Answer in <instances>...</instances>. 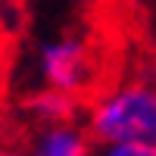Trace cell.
I'll return each instance as SVG.
<instances>
[{"mask_svg":"<svg viewBox=\"0 0 156 156\" xmlns=\"http://www.w3.org/2000/svg\"><path fill=\"white\" fill-rule=\"evenodd\" d=\"M25 150L28 156H97V140L90 137L81 119L41 122L31 125Z\"/></svg>","mask_w":156,"mask_h":156,"instance_id":"3957f363","label":"cell"},{"mask_svg":"<svg viewBox=\"0 0 156 156\" xmlns=\"http://www.w3.org/2000/svg\"><path fill=\"white\" fill-rule=\"evenodd\" d=\"M0 156H28L25 144H6V140H0Z\"/></svg>","mask_w":156,"mask_h":156,"instance_id":"8992f818","label":"cell"},{"mask_svg":"<svg viewBox=\"0 0 156 156\" xmlns=\"http://www.w3.org/2000/svg\"><path fill=\"white\" fill-rule=\"evenodd\" d=\"M31 72L34 87H53L81 100L97 87V56L81 34L44 37L31 53Z\"/></svg>","mask_w":156,"mask_h":156,"instance_id":"7a4b0ae2","label":"cell"},{"mask_svg":"<svg viewBox=\"0 0 156 156\" xmlns=\"http://www.w3.org/2000/svg\"><path fill=\"white\" fill-rule=\"evenodd\" d=\"M6 9H9V0H0V22H3V16H6Z\"/></svg>","mask_w":156,"mask_h":156,"instance_id":"52a82bcc","label":"cell"},{"mask_svg":"<svg viewBox=\"0 0 156 156\" xmlns=\"http://www.w3.org/2000/svg\"><path fill=\"white\" fill-rule=\"evenodd\" d=\"M25 109L31 115V125L41 122H66V119H81L84 100L75 94H62L53 87H34L28 100H25Z\"/></svg>","mask_w":156,"mask_h":156,"instance_id":"277c9868","label":"cell"},{"mask_svg":"<svg viewBox=\"0 0 156 156\" xmlns=\"http://www.w3.org/2000/svg\"><path fill=\"white\" fill-rule=\"evenodd\" d=\"M81 122L97 144L156 140V78L128 75L84 97Z\"/></svg>","mask_w":156,"mask_h":156,"instance_id":"6da1fadb","label":"cell"},{"mask_svg":"<svg viewBox=\"0 0 156 156\" xmlns=\"http://www.w3.org/2000/svg\"><path fill=\"white\" fill-rule=\"evenodd\" d=\"M97 156H156V140H144V144H97Z\"/></svg>","mask_w":156,"mask_h":156,"instance_id":"5b68a950","label":"cell"}]
</instances>
